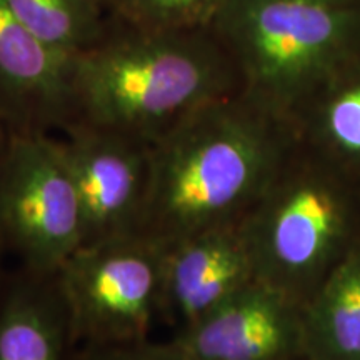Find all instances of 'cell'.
<instances>
[{"label":"cell","mask_w":360,"mask_h":360,"mask_svg":"<svg viewBox=\"0 0 360 360\" xmlns=\"http://www.w3.org/2000/svg\"><path fill=\"white\" fill-rule=\"evenodd\" d=\"M75 360H193L186 350L170 339L154 342L150 339L110 345H82Z\"/></svg>","instance_id":"2e32d148"},{"label":"cell","mask_w":360,"mask_h":360,"mask_svg":"<svg viewBox=\"0 0 360 360\" xmlns=\"http://www.w3.org/2000/svg\"><path fill=\"white\" fill-rule=\"evenodd\" d=\"M242 231L257 281L305 304L360 244V179L295 139Z\"/></svg>","instance_id":"3957f363"},{"label":"cell","mask_w":360,"mask_h":360,"mask_svg":"<svg viewBox=\"0 0 360 360\" xmlns=\"http://www.w3.org/2000/svg\"><path fill=\"white\" fill-rule=\"evenodd\" d=\"M302 360H309V359H307V357H305V359H302Z\"/></svg>","instance_id":"44dd1931"},{"label":"cell","mask_w":360,"mask_h":360,"mask_svg":"<svg viewBox=\"0 0 360 360\" xmlns=\"http://www.w3.org/2000/svg\"><path fill=\"white\" fill-rule=\"evenodd\" d=\"M227 0H114L112 7L137 30H205Z\"/></svg>","instance_id":"9a60e30c"},{"label":"cell","mask_w":360,"mask_h":360,"mask_svg":"<svg viewBox=\"0 0 360 360\" xmlns=\"http://www.w3.org/2000/svg\"><path fill=\"white\" fill-rule=\"evenodd\" d=\"M34 35L53 51L75 58L107 37L102 8L89 0H6Z\"/></svg>","instance_id":"5bb4252c"},{"label":"cell","mask_w":360,"mask_h":360,"mask_svg":"<svg viewBox=\"0 0 360 360\" xmlns=\"http://www.w3.org/2000/svg\"><path fill=\"white\" fill-rule=\"evenodd\" d=\"M53 135L80 202L82 245L141 233L150 186V143L72 122Z\"/></svg>","instance_id":"52a82bcc"},{"label":"cell","mask_w":360,"mask_h":360,"mask_svg":"<svg viewBox=\"0 0 360 360\" xmlns=\"http://www.w3.org/2000/svg\"><path fill=\"white\" fill-rule=\"evenodd\" d=\"M165 245L130 233L80 245L57 270L77 347L150 339Z\"/></svg>","instance_id":"5b68a950"},{"label":"cell","mask_w":360,"mask_h":360,"mask_svg":"<svg viewBox=\"0 0 360 360\" xmlns=\"http://www.w3.org/2000/svg\"><path fill=\"white\" fill-rule=\"evenodd\" d=\"M310 2H321V4H328V6L360 7V0H310Z\"/></svg>","instance_id":"ac0fdd59"},{"label":"cell","mask_w":360,"mask_h":360,"mask_svg":"<svg viewBox=\"0 0 360 360\" xmlns=\"http://www.w3.org/2000/svg\"><path fill=\"white\" fill-rule=\"evenodd\" d=\"M72 92L74 122L152 143L205 103L240 94V79L210 29H132L74 58Z\"/></svg>","instance_id":"7a4b0ae2"},{"label":"cell","mask_w":360,"mask_h":360,"mask_svg":"<svg viewBox=\"0 0 360 360\" xmlns=\"http://www.w3.org/2000/svg\"><path fill=\"white\" fill-rule=\"evenodd\" d=\"M89 2L94 4V6H97L98 8H102L103 6H112L114 0H89Z\"/></svg>","instance_id":"d6986e66"},{"label":"cell","mask_w":360,"mask_h":360,"mask_svg":"<svg viewBox=\"0 0 360 360\" xmlns=\"http://www.w3.org/2000/svg\"><path fill=\"white\" fill-rule=\"evenodd\" d=\"M8 137H11V129H8L7 124H4L2 120H0V170H2L4 157H6L7 152Z\"/></svg>","instance_id":"e0dca14e"},{"label":"cell","mask_w":360,"mask_h":360,"mask_svg":"<svg viewBox=\"0 0 360 360\" xmlns=\"http://www.w3.org/2000/svg\"><path fill=\"white\" fill-rule=\"evenodd\" d=\"M309 360H360V244L304 304Z\"/></svg>","instance_id":"4fadbf2b"},{"label":"cell","mask_w":360,"mask_h":360,"mask_svg":"<svg viewBox=\"0 0 360 360\" xmlns=\"http://www.w3.org/2000/svg\"><path fill=\"white\" fill-rule=\"evenodd\" d=\"M164 245L160 321L174 335L257 281L242 222Z\"/></svg>","instance_id":"9c48e42d"},{"label":"cell","mask_w":360,"mask_h":360,"mask_svg":"<svg viewBox=\"0 0 360 360\" xmlns=\"http://www.w3.org/2000/svg\"><path fill=\"white\" fill-rule=\"evenodd\" d=\"M295 143L242 94L205 103L150 143L141 233L162 244L244 220Z\"/></svg>","instance_id":"6da1fadb"},{"label":"cell","mask_w":360,"mask_h":360,"mask_svg":"<svg viewBox=\"0 0 360 360\" xmlns=\"http://www.w3.org/2000/svg\"><path fill=\"white\" fill-rule=\"evenodd\" d=\"M72 62L0 0V120L8 129L52 134L74 122Z\"/></svg>","instance_id":"30bf717a"},{"label":"cell","mask_w":360,"mask_h":360,"mask_svg":"<svg viewBox=\"0 0 360 360\" xmlns=\"http://www.w3.org/2000/svg\"><path fill=\"white\" fill-rule=\"evenodd\" d=\"M210 30L240 94L292 125L310 94L360 49V7L310 0H227Z\"/></svg>","instance_id":"277c9868"},{"label":"cell","mask_w":360,"mask_h":360,"mask_svg":"<svg viewBox=\"0 0 360 360\" xmlns=\"http://www.w3.org/2000/svg\"><path fill=\"white\" fill-rule=\"evenodd\" d=\"M4 254H6V247H4L2 240H0V282H2V277H4V269H2V257Z\"/></svg>","instance_id":"ffe728a7"},{"label":"cell","mask_w":360,"mask_h":360,"mask_svg":"<svg viewBox=\"0 0 360 360\" xmlns=\"http://www.w3.org/2000/svg\"><path fill=\"white\" fill-rule=\"evenodd\" d=\"M0 240L22 267L53 274L82 245V210L56 139L11 130L0 170Z\"/></svg>","instance_id":"8992f818"},{"label":"cell","mask_w":360,"mask_h":360,"mask_svg":"<svg viewBox=\"0 0 360 360\" xmlns=\"http://www.w3.org/2000/svg\"><path fill=\"white\" fill-rule=\"evenodd\" d=\"M77 344L57 274L19 265L0 282V360H75Z\"/></svg>","instance_id":"8fae6325"},{"label":"cell","mask_w":360,"mask_h":360,"mask_svg":"<svg viewBox=\"0 0 360 360\" xmlns=\"http://www.w3.org/2000/svg\"><path fill=\"white\" fill-rule=\"evenodd\" d=\"M172 340L193 360H302L304 304L254 281Z\"/></svg>","instance_id":"ba28073f"},{"label":"cell","mask_w":360,"mask_h":360,"mask_svg":"<svg viewBox=\"0 0 360 360\" xmlns=\"http://www.w3.org/2000/svg\"><path fill=\"white\" fill-rule=\"evenodd\" d=\"M292 129L297 142L360 179V49L310 94Z\"/></svg>","instance_id":"7c38bea8"}]
</instances>
